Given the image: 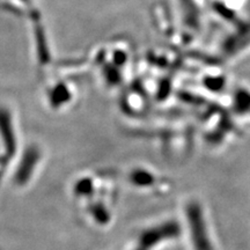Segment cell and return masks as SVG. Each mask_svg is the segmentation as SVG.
I'll return each mask as SVG.
<instances>
[{
    "label": "cell",
    "mask_w": 250,
    "mask_h": 250,
    "mask_svg": "<svg viewBox=\"0 0 250 250\" xmlns=\"http://www.w3.org/2000/svg\"><path fill=\"white\" fill-rule=\"evenodd\" d=\"M190 214V225H191V230L193 240L196 241L197 250H211L210 243H208V237H206V230L204 228V224L202 220V214L199 208L195 205L191 210L189 211Z\"/></svg>",
    "instance_id": "1"
}]
</instances>
